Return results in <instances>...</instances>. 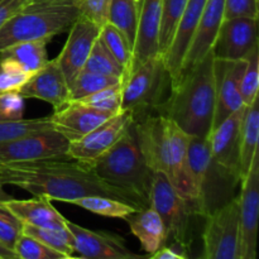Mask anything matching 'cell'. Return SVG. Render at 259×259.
<instances>
[{"mask_svg":"<svg viewBox=\"0 0 259 259\" xmlns=\"http://www.w3.org/2000/svg\"><path fill=\"white\" fill-rule=\"evenodd\" d=\"M0 182L17 186L33 196L68 202L89 195H105L133 205L131 195L106 184L90 166L65 158H47L19 163H0Z\"/></svg>","mask_w":259,"mask_h":259,"instance_id":"1","label":"cell"},{"mask_svg":"<svg viewBox=\"0 0 259 259\" xmlns=\"http://www.w3.org/2000/svg\"><path fill=\"white\" fill-rule=\"evenodd\" d=\"M217 106L214 56L210 52L180 76L161 114L191 137L207 138L212 131Z\"/></svg>","mask_w":259,"mask_h":259,"instance_id":"2","label":"cell"},{"mask_svg":"<svg viewBox=\"0 0 259 259\" xmlns=\"http://www.w3.org/2000/svg\"><path fill=\"white\" fill-rule=\"evenodd\" d=\"M90 167L106 184L131 195L138 209L149 206L153 171L147 166L142 156L133 124Z\"/></svg>","mask_w":259,"mask_h":259,"instance_id":"3","label":"cell"},{"mask_svg":"<svg viewBox=\"0 0 259 259\" xmlns=\"http://www.w3.org/2000/svg\"><path fill=\"white\" fill-rule=\"evenodd\" d=\"M80 15L73 4L29 3L0 28V51L25 40L52 39L67 32Z\"/></svg>","mask_w":259,"mask_h":259,"instance_id":"4","label":"cell"},{"mask_svg":"<svg viewBox=\"0 0 259 259\" xmlns=\"http://www.w3.org/2000/svg\"><path fill=\"white\" fill-rule=\"evenodd\" d=\"M187 153L197 196V215L205 218L234 199V189L240 181L212 159L207 138L190 136Z\"/></svg>","mask_w":259,"mask_h":259,"instance_id":"5","label":"cell"},{"mask_svg":"<svg viewBox=\"0 0 259 259\" xmlns=\"http://www.w3.org/2000/svg\"><path fill=\"white\" fill-rule=\"evenodd\" d=\"M171 94V77L163 56H153L134 66L123 81L121 110L133 113L134 119L149 113H161Z\"/></svg>","mask_w":259,"mask_h":259,"instance_id":"6","label":"cell"},{"mask_svg":"<svg viewBox=\"0 0 259 259\" xmlns=\"http://www.w3.org/2000/svg\"><path fill=\"white\" fill-rule=\"evenodd\" d=\"M149 206L158 212L163 222L167 234L166 243H179L189 247L190 218L195 214L164 172H153Z\"/></svg>","mask_w":259,"mask_h":259,"instance_id":"7","label":"cell"},{"mask_svg":"<svg viewBox=\"0 0 259 259\" xmlns=\"http://www.w3.org/2000/svg\"><path fill=\"white\" fill-rule=\"evenodd\" d=\"M202 254L205 259H242L238 197L205 217Z\"/></svg>","mask_w":259,"mask_h":259,"instance_id":"8","label":"cell"},{"mask_svg":"<svg viewBox=\"0 0 259 259\" xmlns=\"http://www.w3.org/2000/svg\"><path fill=\"white\" fill-rule=\"evenodd\" d=\"M68 141L55 129L0 142V163H19L67 157Z\"/></svg>","mask_w":259,"mask_h":259,"instance_id":"9","label":"cell"},{"mask_svg":"<svg viewBox=\"0 0 259 259\" xmlns=\"http://www.w3.org/2000/svg\"><path fill=\"white\" fill-rule=\"evenodd\" d=\"M168 119L161 113H149L133 121V131L147 166L153 172H164L169 177Z\"/></svg>","mask_w":259,"mask_h":259,"instance_id":"10","label":"cell"},{"mask_svg":"<svg viewBox=\"0 0 259 259\" xmlns=\"http://www.w3.org/2000/svg\"><path fill=\"white\" fill-rule=\"evenodd\" d=\"M133 121L132 111L120 110L82 138L68 142L67 157L91 166L101 154L114 146Z\"/></svg>","mask_w":259,"mask_h":259,"instance_id":"11","label":"cell"},{"mask_svg":"<svg viewBox=\"0 0 259 259\" xmlns=\"http://www.w3.org/2000/svg\"><path fill=\"white\" fill-rule=\"evenodd\" d=\"M239 219L242 259L257 258L259 215V153L254 154L248 174L240 181Z\"/></svg>","mask_w":259,"mask_h":259,"instance_id":"12","label":"cell"},{"mask_svg":"<svg viewBox=\"0 0 259 259\" xmlns=\"http://www.w3.org/2000/svg\"><path fill=\"white\" fill-rule=\"evenodd\" d=\"M257 18L235 17L223 20L212 46L211 53L217 60H245L258 45Z\"/></svg>","mask_w":259,"mask_h":259,"instance_id":"13","label":"cell"},{"mask_svg":"<svg viewBox=\"0 0 259 259\" xmlns=\"http://www.w3.org/2000/svg\"><path fill=\"white\" fill-rule=\"evenodd\" d=\"M67 228L73 237L75 253L91 259H138L148 257L131 252L125 240L114 233L91 230L67 220Z\"/></svg>","mask_w":259,"mask_h":259,"instance_id":"14","label":"cell"},{"mask_svg":"<svg viewBox=\"0 0 259 259\" xmlns=\"http://www.w3.org/2000/svg\"><path fill=\"white\" fill-rule=\"evenodd\" d=\"M99 34L100 27L82 15H80L68 29L67 40L60 55L56 57L67 81L68 88L73 78L83 70L86 60L93 50L94 43L99 38Z\"/></svg>","mask_w":259,"mask_h":259,"instance_id":"15","label":"cell"},{"mask_svg":"<svg viewBox=\"0 0 259 259\" xmlns=\"http://www.w3.org/2000/svg\"><path fill=\"white\" fill-rule=\"evenodd\" d=\"M244 110L245 105L230 114L219 125L215 126L207 137L212 159L224 171L239 181H242L239 166L240 128H242Z\"/></svg>","mask_w":259,"mask_h":259,"instance_id":"16","label":"cell"},{"mask_svg":"<svg viewBox=\"0 0 259 259\" xmlns=\"http://www.w3.org/2000/svg\"><path fill=\"white\" fill-rule=\"evenodd\" d=\"M245 62V60L224 61L214 58L217 106L212 129L219 125L230 114L244 106L240 93V80Z\"/></svg>","mask_w":259,"mask_h":259,"instance_id":"17","label":"cell"},{"mask_svg":"<svg viewBox=\"0 0 259 259\" xmlns=\"http://www.w3.org/2000/svg\"><path fill=\"white\" fill-rule=\"evenodd\" d=\"M168 119V118H167ZM169 143V180L179 194L189 202L192 212L197 215V196L189 163L190 136L176 123L168 119L167 123Z\"/></svg>","mask_w":259,"mask_h":259,"instance_id":"18","label":"cell"},{"mask_svg":"<svg viewBox=\"0 0 259 259\" xmlns=\"http://www.w3.org/2000/svg\"><path fill=\"white\" fill-rule=\"evenodd\" d=\"M205 3L206 0H187L184 13L177 23L171 43L164 55H162L169 77H171V88L179 80L185 57H186L190 45L194 39Z\"/></svg>","mask_w":259,"mask_h":259,"instance_id":"19","label":"cell"},{"mask_svg":"<svg viewBox=\"0 0 259 259\" xmlns=\"http://www.w3.org/2000/svg\"><path fill=\"white\" fill-rule=\"evenodd\" d=\"M19 93L24 99L48 103L53 110L62 108L70 101V88L56 58L48 60L39 71L33 73L20 88Z\"/></svg>","mask_w":259,"mask_h":259,"instance_id":"20","label":"cell"},{"mask_svg":"<svg viewBox=\"0 0 259 259\" xmlns=\"http://www.w3.org/2000/svg\"><path fill=\"white\" fill-rule=\"evenodd\" d=\"M114 115L115 114H109L75 101H68L62 108L53 110L50 120L56 132L65 137L68 142H72L82 138Z\"/></svg>","mask_w":259,"mask_h":259,"instance_id":"21","label":"cell"},{"mask_svg":"<svg viewBox=\"0 0 259 259\" xmlns=\"http://www.w3.org/2000/svg\"><path fill=\"white\" fill-rule=\"evenodd\" d=\"M224 19L225 0H206L201 17H200V22L197 24V29L195 32L194 39H192L186 57H185L180 76L194 67L195 65H197L202 58H205L211 52L218 32H219L220 25Z\"/></svg>","mask_w":259,"mask_h":259,"instance_id":"22","label":"cell"},{"mask_svg":"<svg viewBox=\"0 0 259 259\" xmlns=\"http://www.w3.org/2000/svg\"><path fill=\"white\" fill-rule=\"evenodd\" d=\"M163 0H141L138 28L133 48V66L159 55V29ZM131 72V71H129Z\"/></svg>","mask_w":259,"mask_h":259,"instance_id":"23","label":"cell"},{"mask_svg":"<svg viewBox=\"0 0 259 259\" xmlns=\"http://www.w3.org/2000/svg\"><path fill=\"white\" fill-rule=\"evenodd\" d=\"M0 202L23 224L42 228L67 227V219L60 211H57V209L51 204V200L47 197L34 196V199L27 200H17L10 197Z\"/></svg>","mask_w":259,"mask_h":259,"instance_id":"24","label":"cell"},{"mask_svg":"<svg viewBox=\"0 0 259 259\" xmlns=\"http://www.w3.org/2000/svg\"><path fill=\"white\" fill-rule=\"evenodd\" d=\"M131 232L139 240L142 249L151 257L167 242L166 229L158 212L151 206L138 209L124 218Z\"/></svg>","mask_w":259,"mask_h":259,"instance_id":"25","label":"cell"},{"mask_svg":"<svg viewBox=\"0 0 259 259\" xmlns=\"http://www.w3.org/2000/svg\"><path fill=\"white\" fill-rule=\"evenodd\" d=\"M259 139V96L249 105H245L243 115L242 128H240V148H239V166L240 177L248 174L252 164L254 154L258 152Z\"/></svg>","mask_w":259,"mask_h":259,"instance_id":"26","label":"cell"},{"mask_svg":"<svg viewBox=\"0 0 259 259\" xmlns=\"http://www.w3.org/2000/svg\"><path fill=\"white\" fill-rule=\"evenodd\" d=\"M48 39L25 40L15 43L0 51V58H8L17 63L22 70L33 75L48 62Z\"/></svg>","mask_w":259,"mask_h":259,"instance_id":"27","label":"cell"},{"mask_svg":"<svg viewBox=\"0 0 259 259\" xmlns=\"http://www.w3.org/2000/svg\"><path fill=\"white\" fill-rule=\"evenodd\" d=\"M139 3L137 0H111L108 23L120 30L133 50L137 37Z\"/></svg>","mask_w":259,"mask_h":259,"instance_id":"28","label":"cell"},{"mask_svg":"<svg viewBox=\"0 0 259 259\" xmlns=\"http://www.w3.org/2000/svg\"><path fill=\"white\" fill-rule=\"evenodd\" d=\"M68 204L76 205V206L94 212L96 215L119 218V219H124L129 214L138 210L128 202H124L121 200L114 199L110 196H105V195H89V196L77 197V199L70 200Z\"/></svg>","mask_w":259,"mask_h":259,"instance_id":"29","label":"cell"},{"mask_svg":"<svg viewBox=\"0 0 259 259\" xmlns=\"http://www.w3.org/2000/svg\"><path fill=\"white\" fill-rule=\"evenodd\" d=\"M22 233L30 235L39 240L47 247L52 248L56 252L61 253L65 258H71L75 254L73 237L70 229L65 228H42L34 225L23 224Z\"/></svg>","mask_w":259,"mask_h":259,"instance_id":"30","label":"cell"},{"mask_svg":"<svg viewBox=\"0 0 259 259\" xmlns=\"http://www.w3.org/2000/svg\"><path fill=\"white\" fill-rule=\"evenodd\" d=\"M99 38L103 45L108 48L109 52L113 55V57L118 61L119 65L124 68L125 76L128 75L133 66V50L123 33L110 23H106L100 28Z\"/></svg>","mask_w":259,"mask_h":259,"instance_id":"31","label":"cell"},{"mask_svg":"<svg viewBox=\"0 0 259 259\" xmlns=\"http://www.w3.org/2000/svg\"><path fill=\"white\" fill-rule=\"evenodd\" d=\"M121 82H123V80L118 77L82 70L70 83V101L77 100L83 96L91 95L96 91H100L103 89L110 88V86Z\"/></svg>","mask_w":259,"mask_h":259,"instance_id":"32","label":"cell"},{"mask_svg":"<svg viewBox=\"0 0 259 259\" xmlns=\"http://www.w3.org/2000/svg\"><path fill=\"white\" fill-rule=\"evenodd\" d=\"M83 70L98 72L101 75L113 76V77H118L123 81L125 78L124 68L119 65L118 61L109 52L108 48L103 45L100 38H98L96 42L94 43L93 50H91L85 66H83Z\"/></svg>","mask_w":259,"mask_h":259,"instance_id":"33","label":"cell"},{"mask_svg":"<svg viewBox=\"0 0 259 259\" xmlns=\"http://www.w3.org/2000/svg\"><path fill=\"white\" fill-rule=\"evenodd\" d=\"M187 0H163L162 2V19L159 29V53L164 55L171 43L177 23L184 13Z\"/></svg>","mask_w":259,"mask_h":259,"instance_id":"34","label":"cell"},{"mask_svg":"<svg viewBox=\"0 0 259 259\" xmlns=\"http://www.w3.org/2000/svg\"><path fill=\"white\" fill-rule=\"evenodd\" d=\"M121 91H123V82L103 89L73 101L96 110L105 111L109 114H118L121 110Z\"/></svg>","mask_w":259,"mask_h":259,"instance_id":"35","label":"cell"},{"mask_svg":"<svg viewBox=\"0 0 259 259\" xmlns=\"http://www.w3.org/2000/svg\"><path fill=\"white\" fill-rule=\"evenodd\" d=\"M52 128L50 116L20 120H0V142L18 138L34 132L48 131Z\"/></svg>","mask_w":259,"mask_h":259,"instance_id":"36","label":"cell"},{"mask_svg":"<svg viewBox=\"0 0 259 259\" xmlns=\"http://www.w3.org/2000/svg\"><path fill=\"white\" fill-rule=\"evenodd\" d=\"M245 67L240 80V93L244 105H249L258 96L259 89V53L258 45L245 58Z\"/></svg>","mask_w":259,"mask_h":259,"instance_id":"37","label":"cell"},{"mask_svg":"<svg viewBox=\"0 0 259 259\" xmlns=\"http://www.w3.org/2000/svg\"><path fill=\"white\" fill-rule=\"evenodd\" d=\"M13 250L15 257L20 259H66L61 253L25 233H22L18 237Z\"/></svg>","mask_w":259,"mask_h":259,"instance_id":"38","label":"cell"},{"mask_svg":"<svg viewBox=\"0 0 259 259\" xmlns=\"http://www.w3.org/2000/svg\"><path fill=\"white\" fill-rule=\"evenodd\" d=\"M32 75L25 72L15 62L0 58V94L7 91H19Z\"/></svg>","mask_w":259,"mask_h":259,"instance_id":"39","label":"cell"},{"mask_svg":"<svg viewBox=\"0 0 259 259\" xmlns=\"http://www.w3.org/2000/svg\"><path fill=\"white\" fill-rule=\"evenodd\" d=\"M22 229L23 223L0 202V243L14 252L13 248L18 237L22 234Z\"/></svg>","mask_w":259,"mask_h":259,"instance_id":"40","label":"cell"},{"mask_svg":"<svg viewBox=\"0 0 259 259\" xmlns=\"http://www.w3.org/2000/svg\"><path fill=\"white\" fill-rule=\"evenodd\" d=\"M25 103L19 91H7L0 94V120L24 119Z\"/></svg>","mask_w":259,"mask_h":259,"instance_id":"41","label":"cell"},{"mask_svg":"<svg viewBox=\"0 0 259 259\" xmlns=\"http://www.w3.org/2000/svg\"><path fill=\"white\" fill-rule=\"evenodd\" d=\"M110 3L111 0H78L76 7L82 17L88 18L101 28L108 23Z\"/></svg>","mask_w":259,"mask_h":259,"instance_id":"42","label":"cell"},{"mask_svg":"<svg viewBox=\"0 0 259 259\" xmlns=\"http://www.w3.org/2000/svg\"><path fill=\"white\" fill-rule=\"evenodd\" d=\"M249 17L258 19L257 0H225V19Z\"/></svg>","mask_w":259,"mask_h":259,"instance_id":"43","label":"cell"},{"mask_svg":"<svg viewBox=\"0 0 259 259\" xmlns=\"http://www.w3.org/2000/svg\"><path fill=\"white\" fill-rule=\"evenodd\" d=\"M189 247L179 243H166L149 258L153 259H186L189 257Z\"/></svg>","mask_w":259,"mask_h":259,"instance_id":"44","label":"cell"},{"mask_svg":"<svg viewBox=\"0 0 259 259\" xmlns=\"http://www.w3.org/2000/svg\"><path fill=\"white\" fill-rule=\"evenodd\" d=\"M29 0H0V28L15 13L22 10Z\"/></svg>","mask_w":259,"mask_h":259,"instance_id":"45","label":"cell"},{"mask_svg":"<svg viewBox=\"0 0 259 259\" xmlns=\"http://www.w3.org/2000/svg\"><path fill=\"white\" fill-rule=\"evenodd\" d=\"M14 252L9 250L8 248H5L4 245L0 243V259H15Z\"/></svg>","mask_w":259,"mask_h":259,"instance_id":"46","label":"cell"},{"mask_svg":"<svg viewBox=\"0 0 259 259\" xmlns=\"http://www.w3.org/2000/svg\"><path fill=\"white\" fill-rule=\"evenodd\" d=\"M43 2H48V3H57V4H77L78 0H43Z\"/></svg>","mask_w":259,"mask_h":259,"instance_id":"47","label":"cell"},{"mask_svg":"<svg viewBox=\"0 0 259 259\" xmlns=\"http://www.w3.org/2000/svg\"><path fill=\"white\" fill-rule=\"evenodd\" d=\"M10 195L9 194H7V192H5V190H4V185L2 184V182H0V201H4V200H8V199H10Z\"/></svg>","mask_w":259,"mask_h":259,"instance_id":"48","label":"cell"},{"mask_svg":"<svg viewBox=\"0 0 259 259\" xmlns=\"http://www.w3.org/2000/svg\"><path fill=\"white\" fill-rule=\"evenodd\" d=\"M38 2H43V0H29V2H28V4H29V3H38Z\"/></svg>","mask_w":259,"mask_h":259,"instance_id":"49","label":"cell"},{"mask_svg":"<svg viewBox=\"0 0 259 259\" xmlns=\"http://www.w3.org/2000/svg\"><path fill=\"white\" fill-rule=\"evenodd\" d=\"M137 2H138V3H141V0H137Z\"/></svg>","mask_w":259,"mask_h":259,"instance_id":"50","label":"cell"}]
</instances>
